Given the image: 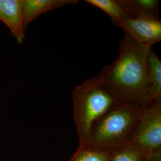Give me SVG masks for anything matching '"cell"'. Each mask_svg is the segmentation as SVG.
<instances>
[{"label":"cell","instance_id":"9c48e42d","mask_svg":"<svg viewBox=\"0 0 161 161\" xmlns=\"http://www.w3.org/2000/svg\"><path fill=\"white\" fill-rule=\"evenodd\" d=\"M108 161H152L151 156L143 148L127 143L110 152Z\"/></svg>","mask_w":161,"mask_h":161},{"label":"cell","instance_id":"52a82bcc","mask_svg":"<svg viewBox=\"0 0 161 161\" xmlns=\"http://www.w3.org/2000/svg\"><path fill=\"white\" fill-rule=\"evenodd\" d=\"M76 3V0H24L22 6L24 28L26 29L29 23L41 14Z\"/></svg>","mask_w":161,"mask_h":161},{"label":"cell","instance_id":"30bf717a","mask_svg":"<svg viewBox=\"0 0 161 161\" xmlns=\"http://www.w3.org/2000/svg\"><path fill=\"white\" fill-rule=\"evenodd\" d=\"M147 69L152 98L154 101H161V62L152 50L149 55Z\"/></svg>","mask_w":161,"mask_h":161},{"label":"cell","instance_id":"5b68a950","mask_svg":"<svg viewBox=\"0 0 161 161\" xmlns=\"http://www.w3.org/2000/svg\"><path fill=\"white\" fill-rule=\"evenodd\" d=\"M113 23L139 42L152 47L161 41L160 19L145 18L122 19Z\"/></svg>","mask_w":161,"mask_h":161},{"label":"cell","instance_id":"8fae6325","mask_svg":"<svg viewBox=\"0 0 161 161\" xmlns=\"http://www.w3.org/2000/svg\"><path fill=\"white\" fill-rule=\"evenodd\" d=\"M86 2L108 14L113 22L119 19L130 18L122 0H86Z\"/></svg>","mask_w":161,"mask_h":161},{"label":"cell","instance_id":"8992f818","mask_svg":"<svg viewBox=\"0 0 161 161\" xmlns=\"http://www.w3.org/2000/svg\"><path fill=\"white\" fill-rule=\"evenodd\" d=\"M23 3V0H0V20L20 44L24 41L26 29L22 19Z\"/></svg>","mask_w":161,"mask_h":161},{"label":"cell","instance_id":"6da1fadb","mask_svg":"<svg viewBox=\"0 0 161 161\" xmlns=\"http://www.w3.org/2000/svg\"><path fill=\"white\" fill-rule=\"evenodd\" d=\"M151 50L125 33L117 58L96 79L118 102L144 108L161 102L154 101L150 92L147 64Z\"/></svg>","mask_w":161,"mask_h":161},{"label":"cell","instance_id":"7a4b0ae2","mask_svg":"<svg viewBox=\"0 0 161 161\" xmlns=\"http://www.w3.org/2000/svg\"><path fill=\"white\" fill-rule=\"evenodd\" d=\"M144 108L118 102L94 122L88 145L112 151L127 144Z\"/></svg>","mask_w":161,"mask_h":161},{"label":"cell","instance_id":"3957f363","mask_svg":"<svg viewBox=\"0 0 161 161\" xmlns=\"http://www.w3.org/2000/svg\"><path fill=\"white\" fill-rule=\"evenodd\" d=\"M74 119L79 147L88 145L94 122L118 102L95 77L76 86L72 92Z\"/></svg>","mask_w":161,"mask_h":161},{"label":"cell","instance_id":"277c9868","mask_svg":"<svg viewBox=\"0 0 161 161\" xmlns=\"http://www.w3.org/2000/svg\"><path fill=\"white\" fill-rule=\"evenodd\" d=\"M128 143L146 150L152 161H161V101L144 108Z\"/></svg>","mask_w":161,"mask_h":161},{"label":"cell","instance_id":"ba28073f","mask_svg":"<svg viewBox=\"0 0 161 161\" xmlns=\"http://www.w3.org/2000/svg\"><path fill=\"white\" fill-rule=\"evenodd\" d=\"M130 18L160 19L158 0H122Z\"/></svg>","mask_w":161,"mask_h":161},{"label":"cell","instance_id":"7c38bea8","mask_svg":"<svg viewBox=\"0 0 161 161\" xmlns=\"http://www.w3.org/2000/svg\"><path fill=\"white\" fill-rule=\"evenodd\" d=\"M110 152L90 146L78 147L69 161H108Z\"/></svg>","mask_w":161,"mask_h":161}]
</instances>
